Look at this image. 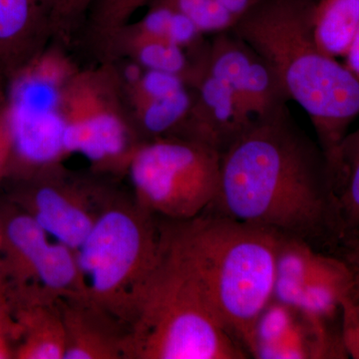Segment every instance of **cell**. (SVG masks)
Segmentation results:
<instances>
[{"label":"cell","instance_id":"obj_1","mask_svg":"<svg viewBox=\"0 0 359 359\" xmlns=\"http://www.w3.org/2000/svg\"><path fill=\"white\" fill-rule=\"evenodd\" d=\"M210 209L311 244L334 242L327 160L289 109L255 120L222 153Z\"/></svg>","mask_w":359,"mask_h":359},{"label":"cell","instance_id":"obj_2","mask_svg":"<svg viewBox=\"0 0 359 359\" xmlns=\"http://www.w3.org/2000/svg\"><path fill=\"white\" fill-rule=\"evenodd\" d=\"M161 228L168 257L250 356L257 318L273 301L282 235L211 209Z\"/></svg>","mask_w":359,"mask_h":359},{"label":"cell","instance_id":"obj_3","mask_svg":"<svg viewBox=\"0 0 359 359\" xmlns=\"http://www.w3.org/2000/svg\"><path fill=\"white\" fill-rule=\"evenodd\" d=\"M316 0H263L230 32L266 59L330 159L359 115V79L314 39Z\"/></svg>","mask_w":359,"mask_h":359},{"label":"cell","instance_id":"obj_4","mask_svg":"<svg viewBox=\"0 0 359 359\" xmlns=\"http://www.w3.org/2000/svg\"><path fill=\"white\" fill-rule=\"evenodd\" d=\"M244 347L215 316L197 287L162 256L129 327L126 359H245Z\"/></svg>","mask_w":359,"mask_h":359},{"label":"cell","instance_id":"obj_5","mask_svg":"<svg viewBox=\"0 0 359 359\" xmlns=\"http://www.w3.org/2000/svg\"><path fill=\"white\" fill-rule=\"evenodd\" d=\"M156 216L116 192L76 250L87 297L130 327L162 256Z\"/></svg>","mask_w":359,"mask_h":359},{"label":"cell","instance_id":"obj_6","mask_svg":"<svg viewBox=\"0 0 359 359\" xmlns=\"http://www.w3.org/2000/svg\"><path fill=\"white\" fill-rule=\"evenodd\" d=\"M68 157L84 156L91 172L126 176L142 143L128 114L111 61L78 67L61 88L58 103Z\"/></svg>","mask_w":359,"mask_h":359},{"label":"cell","instance_id":"obj_7","mask_svg":"<svg viewBox=\"0 0 359 359\" xmlns=\"http://www.w3.org/2000/svg\"><path fill=\"white\" fill-rule=\"evenodd\" d=\"M222 153L186 137L143 141L126 176L137 204L168 221H188L209 210L219 187Z\"/></svg>","mask_w":359,"mask_h":359},{"label":"cell","instance_id":"obj_8","mask_svg":"<svg viewBox=\"0 0 359 359\" xmlns=\"http://www.w3.org/2000/svg\"><path fill=\"white\" fill-rule=\"evenodd\" d=\"M63 45L52 42L6 83L13 155L6 178H22L68 157L58 103L61 88L77 66Z\"/></svg>","mask_w":359,"mask_h":359},{"label":"cell","instance_id":"obj_9","mask_svg":"<svg viewBox=\"0 0 359 359\" xmlns=\"http://www.w3.org/2000/svg\"><path fill=\"white\" fill-rule=\"evenodd\" d=\"M62 164L6 179L7 201L27 212L51 238L76 250L116 191L100 175L75 173Z\"/></svg>","mask_w":359,"mask_h":359},{"label":"cell","instance_id":"obj_10","mask_svg":"<svg viewBox=\"0 0 359 359\" xmlns=\"http://www.w3.org/2000/svg\"><path fill=\"white\" fill-rule=\"evenodd\" d=\"M123 100L142 141L185 133L195 91L169 73L144 69L125 59L114 61Z\"/></svg>","mask_w":359,"mask_h":359},{"label":"cell","instance_id":"obj_11","mask_svg":"<svg viewBox=\"0 0 359 359\" xmlns=\"http://www.w3.org/2000/svg\"><path fill=\"white\" fill-rule=\"evenodd\" d=\"M205 69L230 87L254 120L289 109V97L275 70L235 33L221 32L212 36Z\"/></svg>","mask_w":359,"mask_h":359},{"label":"cell","instance_id":"obj_12","mask_svg":"<svg viewBox=\"0 0 359 359\" xmlns=\"http://www.w3.org/2000/svg\"><path fill=\"white\" fill-rule=\"evenodd\" d=\"M57 0H0V82L40 55L53 42Z\"/></svg>","mask_w":359,"mask_h":359},{"label":"cell","instance_id":"obj_13","mask_svg":"<svg viewBox=\"0 0 359 359\" xmlns=\"http://www.w3.org/2000/svg\"><path fill=\"white\" fill-rule=\"evenodd\" d=\"M65 330V359H126L128 327L88 297L58 299Z\"/></svg>","mask_w":359,"mask_h":359},{"label":"cell","instance_id":"obj_14","mask_svg":"<svg viewBox=\"0 0 359 359\" xmlns=\"http://www.w3.org/2000/svg\"><path fill=\"white\" fill-rule=\"evenodd\" d=\"M193 88L195 102L183 137L204 142L223 153L255 120L230 87L205 65Z\"/></svg>","mask_w":359,"mask_h":359},{"label":"cell","instance_id":"obj_15","mask_svg":"<svg viewBox=\"0 0 359 359\" xmlns=\"http://www.w3.org/2000/svg\"><path fill=\"white\" fill-rule=\"evenodd\" d=\"M14 320V359H65V330L57 299L8 287Z\"/></svg>","mask_w":359,"mask_h":359},{"label":"cell","instance_id":"obj_16","mask_svg":"<svg viewBox=\"0 0 359 359\" xmlns=\"http://www.w3.org/2000/svg\"><path fill=\"white\" fill-rule=\"evenodd\" d=\"M98 61L126 59L144 69L176 75L193 87L207 60L166 40L139 32L131 23L123 25L95 52Z\"/></svg>","mask_w":359,"mask_h":359},{"label":"cell","instance_id":"obj_17","mask_svg":"<svg viewBox=\"0 0 359 359\" xmlns=\"http://www.w3.org/2000/svg\"><path fill=\"white\" fill-rule=\"evenodd\" d=\"M334 242L359 233V129L347 134L327 161Z\"/></svg>","mask_w":359,"mask_h":359},{"label":"cell","instance_id":"obj_18","mask_svg":"<svg viewBox=\"0 0 359 359\" xmlns=\"http://www.w3.org/2000/svg\"><path fill=\"white\" fill-rule=\"evenodd\" d=\"M334 259L314 250L313 245L304 238L280 236L273 299L294 309L304 285L327 269Z\"/></svg>","mask_w":359,"mask_h":359},{"label":"cell","instance_id":"obj_19","mask_svg":"<svg viewBox=\"0 0 359 359\" xmlns=\"http://www.w3.org/2000/svg\"><path fill=\"white\" fill-rule=\"evenodd\" d=\"M314 39L332 57H344L359 28V0H316Z\"/></svg>","mask_w":359,"mask_h":359},{"label":"cell","instance_id":"obj_20","mask_svg":"<svg viewBox=\"0 0 359 359\" xmlns=\"http://www.w3.org/2000/svg\"><path fill=\"white\" fill-rule=\"evenodd\" d=\"M147 11L138 20L130 23L139 32L166 40L186 49L197 58H205L209 41L186 14L160 4H147Z\"/></svg>","mask_w":359,"mask_h":359},{"label":"cell","instance_id":"obj_21","mask_svg":"<svg viewBox=\"0 0 359 359\" xmlns=\"http://www.w3.org/2000/svg\"><path fill=\"white\" fill-rule=\"evenodd\" d=\"M150 0H95L82 32L85 43L94 53L108 37L133 20L134 14Z\"/></svg>","mask_w":359,"mask_h":359},{"label":"cell","instance_id":"obj_22","mask_svg":"<svg viewBox=\"0 0 359 359\" xmlns=\"http://www.w3.org/2000/svg\"><path fill=\"white\" fill-rule=\"evenodd\" d=\"M263 0H207L196 18L198 28L207 34L230 32Z\"/></svg>","mask_w":359,"mask_h":359},{"label":"cell","instance_id":"obj_23","mask_svg":"<svg viewBox=\"0 0 359 359\" xmlns=\"http://www.w3.org/2000/svg\"><path fill=\"white\" fill-rule=\"evenodd\" d=\"M95 0H57L54 14L53 41L69 46L83 29Z\"/></svg>","mask_w":359,"mask_h":359},{"label":"cell","instance_id":"obj_24","mask_svg":"<svg viewBox=\"0 0 359 359\" xmlns=\"http://www.w3.org/2000/svg\"><path fill=\"white\" fill-rule=\"evenodd\" d=\"M13 155L11 110L6 84L0 82V186L6 179Z\"/></svg>","mask_w":359,"mask_h":359},{"label":"cell","instance_id":"obj_25","mask_svg":"<svg viewBox=\"0 0 359 359\" xmlns=\"http://www.w3.org/2000/svg\"><path fill=\"white\" fill-rule=\"evenodd\" d=\"M14 320L13 304L6 282L0 285V359L13 358Z\"/></svg>","mask_w":359,"mask_h":359},{"label":"cell","instance_id":"obj_26","mask_svg":"<svg viewBox=\"0 0 359 359\" xmlns=\"http://www.w3.org/2000/svg\"><path fill=\"white\" fill-rule=\"evenodd\" d=\"M344 65L359 79V28L344 54Z\"/></svg>","mask_w":359,"mask_h":359},{"label":"cell","instance_id":"obj_27","mask_svg":"<svg viewBox=\"0 0 359 359\" xmlns=\"http://www.w3.org/2000/svg\"><path fill=\"white\" fill-rule=\"evenodd\" d=\"M342 245L344 259L353 268L359 269V233Z\"/></svg>","mask_w":359,"mask_h":359},{"label":"cell","instance_id":"obj_28","mask_svg":"<svg viewBox=\"0 0 359 359\" xmlns=\"http://www.w3.org/2000/svg\"><path fill=\"white\" fill-rule=\"evenodd\" d=\"M353 283L349 290L348 297L359 314V269L353 268Z\"/></svg>","mask_w":359,"mask_h":359},{"label":"cell","instance_id":"obj_29","mask_svg":"<svg viewBox=\"0 0 359 359\" xmlns=\"http://www.w3.org/2000/svg\"><path fill=\"white\" fill-rule=\"evenodd\" d=\"M4 282H6V280H4V275H2L1 271H0V285H1V283H4Z\"/></svg>","mask_w":359,"mask_h":359},{"label":"cell","instance_id":"obj_30","mask_svg":"<svg viewBox=\"0 0 359 359\" xmlns=\"http://www.w3.org/2000/svg\"><path fill=\"white\" fill-rule=\"evenodd\" d=\"M0 254H1V231H0ZM1 271V269H0Z\"/></svg>","mask_w":359,"mask_h":359}]
</instances>
